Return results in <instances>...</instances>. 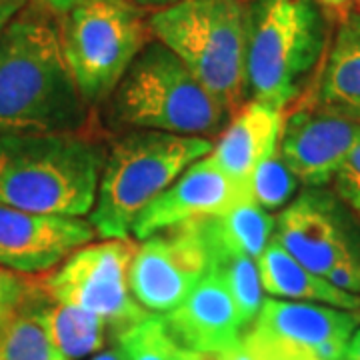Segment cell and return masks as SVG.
<instances>
[{
	"mask_svg": "<svg viewBox=\"0 0 360 360\" xmlns=\"http://www.w3.org/2000/svg\"><path fill=\"white\" fill-rule=\"evenodd\" d=\"M86 122L54 14L25 6L0 32V134L80 132Z\"/></svg>",
	"mask_w": 360,
	"mask_h": 360,
	"instance_id": "6da1fadb",
	"label": "cell"
},
{
	"mask_svg": "<svg viewBox=\"0 0 360 360\" xmlns=\"http://www.w3.org/2000/svg\"><path fill=\"white\" fill-rule=\"evenodd\" d=\"M104 155L82 130L0 134V205L82 219L96 202Z\"/></svg>",
	"mask_w": 360,
	"mask_h": 360,
	"instance_id": "7a4b0ae2",
	"label": "cell"
},
{
	"mask_svg": "<svg viewBox=\"0 0 360 360\" xmlns=\"http://www.w3.org/2000/svg\"><path fill=\"white\" fill-rule=\"evenodd\" d=\"M326 18L314 0H248L246 90L284 112L324 60Z\"/></svg>",
	"mask_w": 360,
	"mask_h": 360,
	"instance_id": "3957f363",
	"label": "cell"
},
{
	"mask_svg": "<svg viewBox=\"0 0 360 360\" xmlns=\"http://www.w3.org/2000/svg\"><path fill=\"white\" fill-rule=\"evenodd\" d=\"M212 150L210 139L134 130L104 155L96 202L89 222L103 240L130 238L136 219L193 162Z\"/></svg>",
	"mask_w": 360,
	"mask_h": 360,
	"instance_id": "277c9868",
	"label": "cell"
},
{
	"mask_svg": "<svg viewBox=\"0 0 360 360\" xmlns=\"http://www.w3.org/2000/svg\"><path fill=\"white\" fill-rule=\"evenodd\" d=\"M248 0H182L148 16L153 39L182 65L229 115L246 103Z\"/></svg>",
	"mask_w": 360,
	"mask_h": 360,
	"instance_id": "5b68a950",
	"label": "cell"
},
{
	"mask_svg": "<svg viewBox=\"0 0 360 360\" xmlns=\"http://www.w3.org/2000/svg\"><path fill=\"white\" fill-rule=\"evenodd\" d=\"M112 118L136 130L219 136L232 116L176 54L150 40L110 96Z\"/></svg>",
	"mask_w": 360,
	"mask_h": 360,
	"instance_id": "8992f818",
	"label": "cell"
},
{
	"mask_svg": "<svg viewBox=\"0 0 360 360\" xmlns=\"http://www.w3.org/2000/svg\"><path fill=\"white\" fill-rule=\"evenodd\" d=\"M144 13L130 0H89L63 16V54L89 108L112 96L153 39Z\"/></svg>",
	"mask_w": 360,
	"mask_h": 360,
	"instance_id": "52a82bcc",
	"label": "cell"
},
{
	"mask_svg": "<svg viewBox=\"0 0 360 360\" xmlns=\"http://www.w3.org/2000/svg\"><path fill=\"white\" fill-rule=\"evenodd\" d=\"M136 248L132 238L89 243L68 255L40 288L52 302L78 307L104 319L115 338L150 314L130 292L129 272Z\"/></svg>",
	"mask_w": 360,
	"mask_h": 360,
	"instance_id": "ba28073f",
	"label": "cell"
},
{
	"mask_svg": "<svg viewBox=\"0 0 360 360\" xmlns=\"http://www.w3.org/2000/svg\"><path fill=\"white\" fill-rule=\"evenodd\" d=\"M210 272L202 220L172 226L142 240L129 272L130 292L146 312L168 314Z\"/></svg>",
	"mask_w": 360,
	"mask_h": 360,
	"instance_id": "9c48e42d",
	"label": "cell"
},
{
	"mask_svg": "<svg viewBox=\"0 0 360 360\" xmlns=\"http://www.w3.org/2000/svg\"><path fill=\"white\" fill-rule=\"evenodd\" d=\"M272 238L321 276L342 260H360V220L322 186H309L284 206Z\"/></svg>",
	"mask_w": 360,
	"mask_h": 360,
	"instance_id": "30bf717a",
	"label": "cell"
},
{
	"mask_svg": "<svg viewBox=\"0 0 360 360\" xmlns=\"http://www.w3.org/2000/svg\"><path fill=\"white\" fill-rule=\"evenodd\" d=\"M359 141L360 122L302 103L283 122L278 155L307 188L324 186Z\"/></svg>",
	"mask_w": 360,
	"mask_h": 360,
	"instance_id": "8fae6325",
	"label": "cell"
},
{
	"mask_svg": "<svg viewBox=\"0 0 360 360\" xmlns=\"http://www.w3.org/2000/svg\"><path fill=\"white\" fill-rule=\"evenodd\" d=\"M245 200H252L250 193L206 155L193 162L165 193L146 206L130 234L139 240H146L156 232L172 226L222 217Z\"/></svg>",
	"mask_w": 360,
	"mask_h": 360,
	"instance_id": "7c38bea8",
	"label": "cell"
},
{
	"mask_svg": "<svg viewBox=\"0 0 360 360\" xmlns=\"http://www.w3.org/2000/svg\"><path fill=\"white\" fill-rule=\"evenodd\" d=\"M92 238L96 232L89 220L0 205V269L25 276L46 272Z\"/></svg>",
	"mask_w": 360,
	"mask_h": 360,
	"instance_id": "4fadbf2b",
	"label": "cell"
},
{
	"mask_svg": "<svg viewBox=\"0 0 360 360\" xmlns=\"http://www.w3.org/2000/svg\"><path fill=\"white\" fill-rule=\"evenodd\" d=\"M360 312L312 302L266 298L250 333L310 352L319 360H345Z\"/></svg>",
	"mask_w": 360,
	"mask_h": 360,
	"instance_id": "5bb4252c",
	"label": "cell"
},
{
	"mask_svg": "<svg viewBox=\"0 0 360 360\" xmlns=\"http://www.w3.org/2000/svg\"><path fill=\"white\" fill-rule=\"evenodd\" d=\"M168 335L182 350L219 354L243 340L245 326L224 283L208 272L179 309L162 316Z\"/></svg>",
	"mask_w": 360,
	"mask_h": 360,
	"instance_id": "9a60e30c",
	"label": "cell"
},
{
	"mask_svg": "<svg viewBox=\"0 0 360 360\" xmlns=\"http://www.w3.org/2000/svg\"><path fill=\"white\" fill-rule=\"evenodd\" d=\"M283 122L284 112L281 110L258 101H246L232 115L208 156L250 193L255 170L278 150Z\"/></svg>",
	"mask_w": 360,
	"mask_h": 360,
	"instance_id": "2e32d148",
	"label": "cell"
},
{
	"mask_svg": "<svg viewBox=\"0 0 360 360\" xmlns=\"http://www.w3.org/2000/svg\"><path fill=\"white\" fill-rule=\"evenodd\" d=\"M322 63L314 94L304 103L360 122V11L340 18Z\"/></svg>",
	"mask_w": 360,
	"mask_h": 360,
	"instance_id": "e0dca14e",
	"label": "cell"
},
{
	"mask_svg": "<svg viewBox=\"0 0 360 360\" xmlns=\"http://www.w3.org/2000/svg\"><path fill=\"white\" fill-rule=\"evenodd\" d=\"M258 272L262 290L272 298L326 304L335 309L360 312V296L348 295L336 288L321 274L310 272L296 258H292L274 238L260 255Z\"/></svg>",
	"mask_w": 360,
	"mask_h": 360,
	"instance_id": "ac0fdd59",
	"label": "cell"
},
{
	"mask_svg": "<svg viewBox=\"0 0 360 360\" xmlns=\"http://www.w3.org/2000/svg\"><path fill=\"white\" fill-rule=\"evenodd\" d=\"M202 231H205L206 245L210 252V272H214L224 283L236 304L240 322L245 330H248V326L257 321L258 312L264 302L258 262L255 258L222 245L210 226V219L202 220Z\"/></svg>",
	"mask_w": 360,
	"mask_h": 360,
	"instance_id": "d6986e66",
	"label": "cell"
},
{
	"mask_svg": "<svg viewBox=\"0 0 360 360\" xmlns=\"http://www.w3.org/2000/svg\"><path fill=\"white\" fill-rule=\"evenodd\" d=\"M49 296L39 286L0 326V360H68L54 347L44 324Z\"/></svg>",
	"mask_w": 360,
	"mask_h": 360,
	"instance_id": "ffe728a7",
	"label": "cell"
},
{
	"mask_svg": "<svg viewBox=\"0 0 360 360\" xmlns=\"http://www.w3.org/2000/svg\"><path fill=\"white\" fill-rule=\"evenodd\" d=\"M44 324L54 347L68 360H78L101 352L112 340L110 326L89 310L58 304L49 298L44 307Z\"/></svg>",
	"mask_w": 360,
	"mask_h": 360,
	"instance_id": "44dd1931",
	"label": "cell"
},
{
	"mask_svg": "<svg viewBox=\"0 0 360 360\" xmlns=\"http://www.w3.org/2000/svg\"><path fill=\"white\" fill-rule=\"evenodd\" d=\"M210 226L219 240L232 250L258 260L274 236V219L255 200H245L222 217H212Z\"/></svg>",
	"mask_w": 360,
	"mask_h": 360,
	"instance_id": "7402d4cb",
	"label": "cell"
},
{
	"mask_svg": "<svg viewBox=\"0 0 360 360\" xmlns=\"http://www.w3.org/2000/svg\"><path fill=\"white\" fill-rule=\"evenodd\" d=\"M122 360H184V350L168 335L162 316L148 314L112 338Z\"/></svg>",
	"mask_w": 360,
	"mask_h": 360,
	"instance_id": "603a6c76",
	"label": "cell"
},
{
	"mask_svg": "<svg viewBox=\"0 0 360 360\" xmlns=\"http://www.w3.org/2000/svg\"><path fill=\"white\" fill-rule=\"evenodd\" d=\"M298 180L286 168L278 150L269 156L260 167L255 170L250 179V196L260 208L278 210L295 198Z\"/></svg>",
	"mask_w": 360,
	"mask_h": 360,
	"instance_id": "cb8c5ba5",
	"label": "cell"
},
{
	"mask_svg": "<svg viewBox=\"0 0 360 360\" xmlns=\"http://www.w3.org/2000/svg\"><path fill=\"white\" fill-rule=\"evenodd\" d=\"M335 194L360 220V141L333 179Z\"/></svg>",
	"mask_w": 360,
	"mask_h": 360,
	"instance_id": "d4e9b609",
	"label": "cell"
},
{
	"mask_svg": "<svg viewBox=\"0 0 360 360\" xmlns=\"http://www.w3.org/2000/svg\"><path fill=\"white\" fill-rule=\"evenodd\" d=\"M39 286L37 281L13 270L0 269V326L22 307L28 296Z\"/></svg>",
	"mask_w": 360,
	"mask_h": 360,
	"instance_id": "484cf974",
	"label": "cell"
},
{
	"mask_svg": "<svg viewBox=\"0 0 360 360\" xmlns=\"http://www.w3.org/2000/svg\"><path fill=\"white\" fill-rule=\"evenodd\" d=\"M328 283L348 295L360 296V260H342L324 274Z\"/></svg>",
	"mask_w": 360,
	"mask_h": 360,
	"instance_id": "4316f807",
	"label": "cell"
},
{
	"mask_svg": "<svg viewBox=\"0 0 360 360\" xmlns=\"http://www.w3.org/2000/svg\"><path fill=\"white\" fill-rule=\"evenodd\" d=\"M28 0H0V32L16 18Z\"/></svg>",
	"mask_w": 360,
	"mask_h": 360,
	"instance_id": "83f0119b",
	"label": "cell"
},
{
	"mask_svg": "<svg viewBox=\"0 0 360 360\" xmlns=\"http://www.w3.org/2000/svg\"><path fill=\"white\" fill-rule=\"evenodd\" d=\"M34 2H39L42 8H46L51 14H58V16H65L70 11H75L77 6L80 4H84V2H89V0H34Z\"/></svg>",
	"mask_w": 360,
	"mask_h": 360,
	"instance_id": "f1b7e54d",
	"label": "cell"
},
{
	"mask_svg": "<svg viewBox=\"0 0 360 360\" xmlns=\"http://www.w3.org/2000/svg\"><path fill=\"white\" fill-rule=\"evenodd\" d=\"M208 356H210V360H255V356L250 354V350L245 345V340L236 342L234 347L226 348L219 354H208Z\"/></svg>",
	"mask_w": 360,
	"mask_h": 360,
	"instance_id": "f546056e",
	"label": "cell"
},
{
	"mask_svg": "<svg viewBox=\"0 0 360 360\" xmlns=\"http://www.w3.org/2000/svg\"><path fill=\"white\" fill-rule=\"evenodd\" d=\"M319 6H321L322 11H326V13H333L338 14L340 18L348 14L350 11H354L352 6L359 2V0H314Z\"/></svg>",
	"mask_w": 360,
	"mask_h": 360,
	"instance_id": "4dcf8cb0",
	"label": "cell"
},
{
	"mask_svg": "<svg viewBox=\"0 0 360 360\" xmlns=\"http://www.w3.org/2000/svg\"><path fill=\"white\" fill-rule=\"evenodd\" d=\"M132 4H136L142 11H160V8H167V6H172L176 2H182V0H130Z\"/></svg>",
	"mask_w": 360,
	"mask_h": 360,
	"instance_id": "1f68e13d",
	"label": "cell"
},
{
	"mask_svg": "<svg viewBox=\"0 0 360 360\" xmlns=\"http://www.w3.org/2000/svg\"><path fill=\"white\" fill-rule=\"evenodd\" d=\"M345 360H360V328H356L348 340Z\"/></svg>",
	"mask_w": 360,
	"mask_h": 360,
	"instance_id": "d6a6232c",
	"label": "cell"
},
{
	"mask_svg": "<svg viewBox=\"0 0 360 360\" xmlns=\"http://www.w3.org/2000/svg\"><path fill=\"white\" fill-rule=\"evenodd\" d=\"M90 360H122V359H120V354H118L116 350H103V352H98L96 356H92Z\"/></svg>",
	"mask_w": 360,
	"mask_h": 360,
	"instance_id": "836d02e7",
	"label": "cell"
},
{
	"mask_svg": "<svg viewBox=\"0 0 360 360\" xmlns=\"http://www.w3.org/2000/svg\"><path fill=\"white\" fill-rule=\"evenodd\" d=\"M184 360H210V356L208 354H196V352L184 350Z\"/></svg>",
	"mask_w": 360,
	"mask_h": 360,
	"instance_id": "e575fe53",
	"label": "cell"
}]
</instances>
